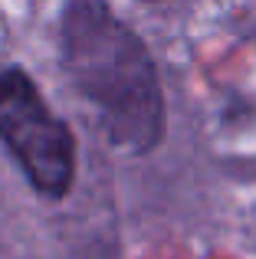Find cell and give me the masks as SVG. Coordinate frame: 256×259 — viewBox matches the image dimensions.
Instances as JSON below:
<instances>
[{"label": "cell", "instance_id": "2", "mask_svg": "<svg viewBox=\"0 0 256 259\" xmlns=\"http://www.w3.org/2000/svg\"><path fill=\"white\" fill-rule=\"evenodd\" d=\"M0 141L20 164L30 187L46 200H63L76 184V138L46 105L30 72H0Z\"/></svg>", "mask_w": 256, "mask_h": 259}, {"label": "cell", "instance_id": "1", "mask_svg": "<svg viewBox=\"0 0 256 259\" xmlns=\"http://www.w3.org/2000/svg\"><path fill=\"white\" fill-rule=\"evenodd\" d=\"M59 56L72 89L92 105L112 148L148 154L161 145L167 108L154 59L109 0H66Z\"/></svg>", "mask_w": 256, "mask_h": 259}]
</instances>
